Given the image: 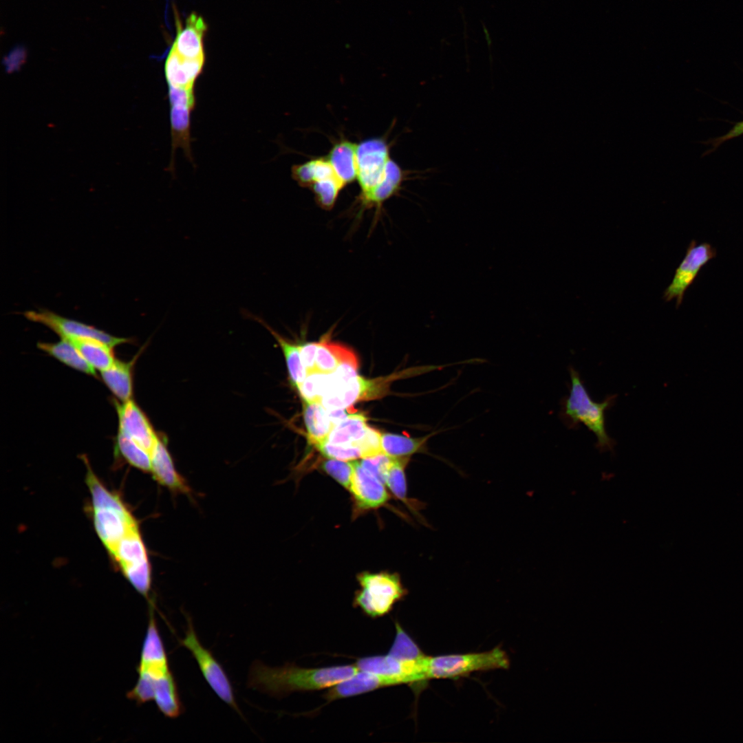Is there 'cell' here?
<instances>
[{"label": "cell", "mask_w": 743, "mask_h": 743, "mask_svg": "<svg viewBox=\"0 0 743 743\" xmlns=\"http://www.w3.org/2000/svg\"><path fill=\"white\" fill-rule=\"evenodd\" d=\"M356 665L321 668H305L294 664L270 667L255 661L248 674L249 688L281 698L296 691H312L330 688L354 675Z\"/></svg>", "instance_id": "6da1fadb"}, {"label": "cell", "mask_w": 743, "mask_h": 743, "mask_svg": "<svg viewBox=\"0 0 743 743\" xmlns=\"http://www.w3.org/2000/svg\"><path fill=\"white\" fill-rule=\"evenodd\" d=\"M570 389L563 401L561 418L570 428L583 424L596 437V447L601 451H613L615 441L609 436L605 427V411L614 402L615 396L603 402L594 401L588 392L579 372L569 367Z\"/></svg>", "instance_id": "7a4b0ae2"}, {"label": "cell", "mask_w": 743, "mask_h": 743, "mask_svg": "<svg viewBox=\"0 0 743 743\" xmlns=\"http://www.w3.org/2000/svg\"><path fill=\"white\" fill-rule=\"evenodd\" d=\"M357 581L360 588L354 594L353 606L372 618L388 614L408 593L397 573L364 572L357 575Z\"/></svg>", "instance_id": "3957f363"}, {"label": "cell", "mask_w": 743, "mask_h": 743, "mask_svg": "<svg viewBox=\"0 0 743 743\" xmlns=\"http://www.w3.org/2000/svg\"><path fill=\"white\" fill-rule=\"evenodd\" d=\"M510 660L500 647L467 654L429 656L427 677L432 679H453L464 677L474 672L506 669Z\"/></svg>", "instance_id": "277c9868"}, {"label": "cell", "mask_w": 743, "mask_h": 743, "mask_svg": "<svg viewBox=\"0 0 743 743\" xmlns=\"http://www.w3.org/2000/svg\"><path fill=\"white\" fill-rule=\"evenodd\" d=\"M186 618L187 630L180 644L191 652L204 678L215 694L241 714L227 674L211 651L203 647L200 642L191 618L189 616H186Z\"/></svg>", "instance_id": "5b68a950"}, {"label": "cell", "mask_w": 743, "mask_h": 743, "mask_svg": "<svg viewBox=\"0 0 743 743\" xmlns=\"http://www.w3.org/2000/svg\"><path fill=\"white\" fill-rule=\"evenodd\" d=\"M429 656L419 660L397 658L390 654L358 658L356 665L360 671H369L391 677L400 685H423L429 680L427 663Z\"/></svg>", "instance_id": "8992f818"}, {"label": "cell", "mask_w": 743, "mask_h": 743, "mask_svg": "<svg viewBox=\"0 0 743 743\" xmlns=\"http://www.w3.org/2000/svg\"><path fill=\"white\" fill-rule=\"evenodd\" d=\"M29 321L42 324L57 334L61 338H94L111 347L131 343V338L116 337L91 325L58 315L50 310H28L23 313Z\"/></svg>", "instance_id": "52a82bcc"}, {"label": "cell", "mask_w": 743, "mask_h": 743, "mask_svg": "<svg viewBox=\"0 0 743 743\" xmlns=\"http://www.w3.org/2000/svg\"><path fill=\"white\" fill-rule=\"evenodd\" d=\"M390 158L389 145L383 138H369L357 144L356 180L360 189L359 195L369 192L383 180Z\"/></svg>", "instance_id": "ba28073f"}, {"label": "cell", "mask_w": 743, "mask_h": 743, "mask_svg": "<svg viewBox=\"0 0 743 743\" xmlns=\"http://www.w3.org/2000/svg\"><path fill=\"white\" fill-rule=\"evenodd\" d=\"M389 380L385 378L368 380L356 376L331 387L321 403L326 409H347L357 402L376 399L385 394Z\"/></svg>", "instance_id": "9c48e42d"}, {"label": "cell", "mask_w": 743, "mask_h": 743, "mask_svg": "<svg viewBox=\"0 0 743 743\" xmlns=\"http://www.w3.org/2000/svg\"><path fill=\"white\" fill-rule=\"evenodd\" d=\"M716 255V250L708 243L696 245L693 240L689 245L685 258L676 270L671 283L663 293L666 301L676 300V307L681 304L686 290L693 283L701 268Z\"/></svg>", "instance_id": "30bf717a"}, {"label": "cell", "mask_w": 743, "mask_h": 743, "mask_svg": "<svg viewBox=\"0 0 743 743\" xmlns=\"http://www.w3.org/2000/svg\"><path fill=\"white\" fill-rule=\"evenodd\" d=\"M93 508L96 530L109 552L125 536L138 528L136 520L121 500Z\"/></svg>", "instance_id": "8fae6325"}, {"label": "cell", "mask_w": 743, "mask_h": 743, "mask_svg": "<svg viewBox=\"0 0 743 743\" xmlns=\"http://www.w3.org/2000/svg\"><path fill=\"white\" fill-rule=\"evenodd\" d=\"M117 411L118 431L132 438L149 454L160 436L155 432L149 418L133 399L122 403L114 400Z\"/></svg>", "instance_id": "7c38bea8"}, {"label": "cell", "mask_w": 743, "mask_h": 743, "mask_svg": "<svg viewBox=\"0 0 743 743\" xmlns=\"http://www.w3.org/2000/svg\"><path fill=\"white\" fill-rule=\"evenodd\" d=\"M148 622L137 666V673L139 675L156 678L168 674L171 669L151 606L149 608Z\"/></svg>", "instance_id": "4fadbf2b"}, {"label": "cell", "mask_w": 743, "mask_h": 743, "mask_svg": "<svg viewBox=\"0 0 743 743\" xmlns=\"http://www.w3.org/2000/svg\"><path fill=\"white\" fill-rule=\"evenodd\" d=\"M354 472L349 491L358 510L365 511L384 506L389 499L385 484L364 469L359 461L353 462Z\"/></svg>", "instance_id": "5bb4252c"}, {"label": "cell", "mask_w": 743, "mask_h": 743, "mask_svg": "<svg viewBox=\"0 0 743 743\" xmlns=\"http://www.w3.org/2000/svg\"><path fill=\"white\" fill-rule=\"evenodd\" d=\"M399 685V682L391 677L358 670L349 678L328 688L324 698L331 702Z\"/></svg>", "instance_id": "9a60e30c"}, {"label": "cell", "mask_w": 743, "mask_h": 743, "mask_svg": "<svg viewBox=\"0 0 743 743\" xmlns=\"http://www.w3.org/2000/svg\"><path fill=\"white\" fill-rule=\"evenodd\" d=\"M205 57L188 58L182 56L171 47L164 65L168 87L194 89L195 80L203 70Z\"/></svg>", "instance_id": "2e32d148"}, {"label": "cell", "mask_w": 743, "mask_h": 743, "mask_svg": "<svg viewBox=\"0 0 743 743\" xmlns=\"http://www.w3.org/2000/svg\"><path fill=\"white\" fill-rule=\"evenodd\" d=\"M206 30L207 25L204 19L196 13H191L184 27L180 24L177 25L172 47L185 58H204V37Z\"/></svg>", "instance_id": "e0dca14e"}, {"label": "cell", "mask_w": 743, "mask_h": 743, "mask_svg": "<svg viewBox=\"0 0 743 743\" xmlns=\"http://www.w3.org/2000/svg\"><path fill=\"white\" fill-rule=\"evenodd\" d=\"M407 173L391 158L388 161L383 180L369 192L359 195L358 202L363 211L376 208L380 211L383 204L400 190Z\"/></svg>", "instance_id": "ac0fdd59"}, {"label": "cell", "mask_w": 743, "mask_h": 743, "mask_svg": "<svg viewBox=\"0 0 743 743\" xmlns=\"http://www.w3.org/2000/svg\"><path fill=\"white\" fill-rule=\"evenodd\" d=\"M150 456L151 473L156 481L176 492L188 493L190 491L184 479L175 470L172 457L160 438Z\"/></svg>", "instance_id": "d6986e66"}, {"label": "cell", "mask_w": 743, "mask_h": 743, "mask_svg": "<svg viewBox=\"0 0 743 743\" xmlns=\"http://www.w3.org/2000/svg\"><path fill=\"white\" fill-rule=\"evenodd\" d=\"M140 354L127 362L116 359L109 368L100 372L105 384L122 402L132 399L133 370Z\"/></svg>", "instance_id": "ffe728a7"}, {"label": "cell", "mask_w": 743, "mask_h": 743, "mask_svg": "<svg viewBox=\"0 0 743 743\" xmlns=\"http://www.w3.org/2000/svg\"><path fill=\"white\" fill-rule=\"evenodd\" d=\"M356 149L357 144L341 139L333 144L326 157L345 186L357 177Z\"/></svg>", "instance_id": "44dd1931"}, {"label": "cell", "mask_w": 743, "mask_h": 743, "mask_svg": "<svg viewBox=\"0 0 743 743\" xmlns=\"http://www.w3.org/2000/svg\"><path fill=\"white\" fill-rule=\"evenodd\" d=\"M170 106L172 150L170 168L171 171L172 166H174L173 155L175 151L179 147L184 150L189 160L193 161L191 148L192 139L190 133V116L193 109L181 105H170Z\"/></svg>", "instance_id": "7402d4cb"}, {"label": "cell", "mask_w": 743, "mask_h": 743, "mask_svg": "<svg viewBox=\"0 0 743 743\" xmlns=\"http://www.w3.org/2000/svg\"><path fill=\"white\" fill-rule=\"evenodd\" d=\"M440 431V430L435 431L418 438L394 433L381 434V446L383 453L391 457H410L417 453H425L429 439Z\"/></svg>", "instance_id": "603a6c76"}, {"label": "cell", "mask_w": 743, "mask_h": 743, "mask_svg": "<svg viewBox=\"0 0 743 743\" xmlns=\"http://www.w3.org/2000/svg\"><path fill=\"white\" fill-rule=\"evenodd\" d=\"M37 347L76 370L96 376L95 369L85 360L78 349L67 339L61 338L57 343L39 342Z\"/></svg>", "instance_id": "cb8c5ba5"}, {"label": "cell", "mask_w": 743, "mask_h": 743, "mask_svg": "<svg viewBox=\"0 0 743 743\" xmlns=\"http://www.w3.org/2000/svg\"><path fill=\"white\" fill-rule=\"evenodd\" d=\"M122 569L149 562L147 551L138 528L125 536L110 552Z\"/></svg>", "instance_id": "d4e9b609"}, {"label": "cell", "mask_w": 743, "mask_h": 743, "mask_svg": "<svg viewBox=\"0 0 743 743\" xmlns=\"http://www.w3.org/2000/svg\"><path fill=\"white\" fill-rule=\"evenodd\" d=\"M347 361H358L354 353L348 347L326 338L317 342L316 372L330 374Z\"/></svg>", "instance_id": "484cf974"}, {"label": "cell", "mask_w": 743, "mask_h": 743, "mask_svg": "<svg viewBox=\"0 0 743 743\" xmlns=\"http://www.w3.org/2000/svg\"><path fill=\"white\" fill-rule=\"evenodd\" d=\"M367 420V418L362 413H349L345 420L332 429L327 440L336 444L357 446L369 427Z\"/></svg>", "instance_id": "4316f807"}, {"label": "cell", "mask_w": 743, "mask_h": 743, "mask_svg": "<svg viewBox=\"0 0 743 743\" xmlns=\"http://www.w3.org/2000/svg\"><path fill=\"white\" fill-rule=\"evenodd\" d=\"M303 415L309 442L315 446L326 440L333 426L321 403L304 401Z\"/></svg>", "instance_id": "83f0119b"}, {"label": "cell", "mask_w": 743, "mask_h": 743, "mask_svg": "<svg viewBox=\"0 0 743 743\" xmlns=\"http://www.w3.org/2000/svg\"><path fill=\"white\" fill-rule=\"evenodd\" d=\"M153 700L159 711L166 717L176 718L182 714V704L172 673L155 683Z\"/></svg>", "instance_id": "f1b7e54d"}, {"label": "cell", "mask_w": 743, "mask_h": 743, "mask_svg": "<svg viewBox=\"0 0 743 743\" xmlns=\"http://www.w3.org/2000/svg\"><path fill=\"white\" fill-rule=\"evenodd\" d=\"M409 459L410 457H394L387 473L385 485L397 499L405 503L414 514L420 516L418 511L422 508L424 504L407 497L405 469Z\"/></svg>", "instance_id": "f546056e"}, {"label": "cell", "mask_w": 743, "mask_h": 743, "mask_svg": "<svg viewBox=\"0 0 743 743\" xmlns=\"http://www.w3.org/2000/svg\"><path fill=\"white\" fill-rule=\"evenodd\" d=\"M68 341L78 349L94 369L100 372L109 368L116 360L113 347L104 342L89 338H74Z\"/></svg>", "instance_id": "4dcf8cb0"}, {"label": "cell", "mask_w": 743, "mask_h": 743, "mask_svg": "<svg viewBox=\"0 0 743 743\" xmlns=\"http://www.w3.org/2000/svg\"><path fill=\"white\" fill-rule=\"evenodd\" d=\"M252 317L263 324L279 343L286 359L292 385L298 389L307 376L306 371L301 358L299 345H297L282 337L261 319L253 316Z\"/></svg>", "instance_id": "1f68e13d"}, {"label": "cell", "mask_w": 743, "mask_h": 743, "mask_svg": "<svg viewBox=\"0 0 743 743\" xmlns=\"http://www.w3.org/2000/svg\"><path fill=\"white\" fill-rule=\"evenodd\" d=\"M116 448L128 463L143 471L151 472L150 454L129 435L118 431Z\"/></svg>", "instance_id": "d6a6232c"}, {"label": "cell", "mask_w": 743, "mask_h": 743, "mask_svg": "<svg viewBox=\"0 0 743 743\" xmlns=\"http://www.w3.org/2000/svg\"><path fill=\"white\" fill-rule=\"evenodd\" d=\"M333 384L332 373L314 372L307 375L297 389L305 402L321 403L323 396Z\"/></svg>", "instance_id": "836d02e7"}, {"label": "cell", "mask_w": 743, "mask_h": 743, "mask_svg": "<svg viewBox=\"0 0 743 743\" xmlns=\"http://www.w3.org/2000/svg\"><path fill=\"white\" fill-rule=\"evenodd\" d=\"M345 186L337 177L327 178L314 183L310 188L316 204L323 209L330 210L336 204L341 191Z\"/></svg>", "instance_id": "e575fe53"}, {"label": "cell", "mask_w": 743, "mask_h": 743, "mask_svg": "<svg viewBox=\"0 0 743 743\" xmlns=\"http://www.w3.org/2000/svg\"><path fill=\"white\" fill-rule=\"evenodd\" d=\"M321 469L349 491L354 472L353 462L329 458L322 462Z\"/></svg>", "instance_id": "d590c367"}, {"label": "cell", "mask_w": 743, "mask_h": 743, "mask_svg": "<svg viewBox=\"0 0 743 743\" xmlns=\"http://www.w3.org/2000/svg\"><path fill=\"white\" fill-rule=\"evenodd\" d=\"M133 587L142 596L147 598L151 588V570L149 563H144L127 567L122 570Z\"/></svg>", "instance_id": "8d00e7d4"}, {"label": "cell", "mask_w": 743, "mask_h": 743, "mask_svg": "<svg viewBox=\"0 0 743 743\" xmlns=\"http://www.w3.org/2000/svg\"><path fill=\"white\" fill-rule=\"evenodd\" d=\"M323 455L344 461H351L363 457L360 449L356 445L336 444L327 439L314 446Z\"/></svg>", "instance_id": "74e56055"}, {"label": "cell", "mask_w": 743, "mask_h": 743, "mask_svg": "<svg viewBox=\"0 0 743 743\" xmlns=\"http://www.w3.org/2000/svg\"><path fill=\"white\" fill-rule=\"evenodd\" d=\"M391 457L385 453L362 458L360 462L362 466L385 484L388 471L393 462Z\"/></svg>", "instance_id": "f35d334b"}, {"label": "cell", "mask_w": 743, "mask_h": 743, "mask_svg": "<svg viewBox=\"0 0 743 743\" xmlns=\"http://www.w3.org/2000/svg\"><path fill=\"white\" fill-rule=\"evenodd\" d=\"M357 446L362 451V458L383 453L381 446V433L370 427H368L363 438L358 442Z\"/></svg>", "instance_id": "ab89813d"}, {"label": "cell", "mask_w": 743, "mask_h": 743, "mask_svg": "<svg viewBox=\"0 0 743 743\" xmlns=\"http://www.w3.org/2000/svg\"><path fill=\"white\" fill-rule=\"evenodd\" d=\"M302 364L307 375L316 371V355L317 343L310 342L299 345Z\"/></svg>", "instance_id": "60d3db41"}, {"label": "cell", "mask_w": 743, "mask_h": 743, "mask_svg": "<svg viewBox=\"0 0 743 743\" xmlns=\"http://www.w3.org/2000/svg\"><path fill=\"white\" fill-rule=\"evenodd\" d=\"M345 409H326L327 417L333 426V428L348 416L349 413H348Z\"/></svg>", "instance_id": "b9f144b4"}, {"label": "cell", "mask_w": 743, "mask_h": 743, "mask_svg": "<svg viewBox=\"0 0 743 743\" xmlns=\"http://www.w3.org/2000/svg\"><path fill=\"white\" fill-rule=\"evenodd\" d=\"M742 133H743V122H740L737 123L732 128V129L730 130L726 135H724V136H722L720 138H718L715 140V142L713 143V144L715 147L717 144H721L722 142H724L726 140H728L729 139L735 138V137L740 136Z\"/></svg>", "instance_id": "7bdbcfd3"}, {"label": "cell", "mask_w": 743, "mask_h": 743, "mask_svg": "<svg viewBox=\"0 0 743 743\" xmlns=\"http://www.w3.org/2000/svg\"><path fill=\"white\" fill-rule=\"evenodd\" d=\"M484 30L485 31V35L486 36V40L488 41V43L491 45V39H489V34H488V32H487L485 27H484Z\"/></svg>", "instance_id": "ee69618b"}]
</instances>
